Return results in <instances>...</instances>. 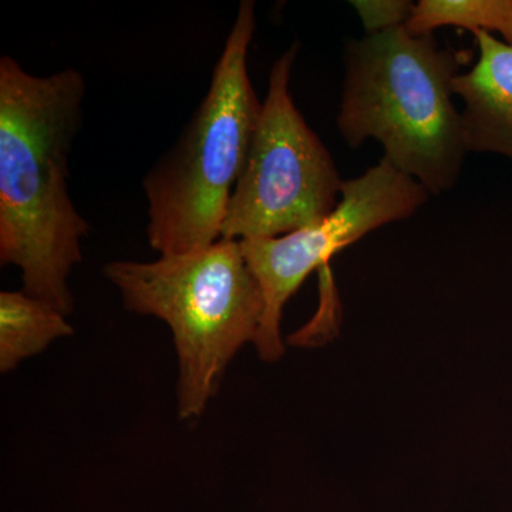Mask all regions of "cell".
I'll return each mask as SVG.
<instances>
[{
    "mask_svg": "<svg viewBox=\"0 0 512 512\" xmlns=\"http://www.w3.org/2000/svg\"><path fill=\"white\" fill-rule=\"evenodd\" d=\"M84 93L77 70L35 76L0 59V262L18 266L23 291L66 316L70 274L90 231L69 194Z\"/></svg>",
    "mask_w": 512,
    "mask_h": 512,
    "instance_id": "6da1fadb",
    "label": "cell"
},
{
    "mask_svg": "<svg viewBox=\"0 0 512 512\" xmlns=\"http://www.w3.org/2000/svg\"><path fill=\"white\" fill-rule=\"evenodd\" d=\"M460 55L433 35L397 28L350 39L338 128L349 147L382 144L384 158L431 195L456 187L467 148L453 101Z\"/></svg>",
    "mask_w": 512,
    "mask_h": 512,
    "instance_id": "7a4b0ae2",
    "label": "cell"
},
{
    "mask_svg": "<svg viewBox=\"0 0 512 512\" xmlns=\"http://www.w3.org/2000/svg\"><path fill=\"white\" fill-rule=\"evenodd\" d=\"M107 281L127 311L170 326L178 360L177 414L202 417L239 350L254 345L264 318L261 286L241 242L218 239L190 254L154 262L113 261Z\"/></svg>",
    "mask_w": 512,
    "mask_h": 512,
    "instance_id": "3957f363",
    "label": "cell"
},
{
    "mask_svg": "<svg viewBox=\"0 0 512 512\" xmlns=\"http://www.w3.org/2000/svg\"><path fill=\"white\" fill-rule=\"evenodd\" d=\"M255 28V3L245 0L204 100L144 178L148 242L160 256L190 254L221 239L262 110L248 73Z\"/></svg>",
    "mask_w": 512,
    "mask_h": 512,
    "instance_id": "277c9868",
    "label": "cell"
},
{
    "mask_svg": "<svg viewBox=\"0 0 512 512\" xmlns=\"http://www.w3.org/2000/svg\"><path fill=\"white\" fill-rule=\"evenodd\" d=\"M298 43L276 60L221 229L224 239L276 238L313 227L338 207V167L289 92Z\"/></svg>",
    "mask_w": 512,
    "mask_h": 512,
    "instance_id": "5b68a950",
    "label": "cell"
},
{
    "mask_svg": "<svg viewBox=\"0 0 512 512\" xmlns=\"http://www.w3.org/2000/svg\"><path fill=\"white\" fill-rule=\"evenodd\" d=\"M430 192L382 158L365 174L342 185L335 211L313 227L276 238L242 239L249 268L264 295L265 311L254 346L264 362L284 356L281 322L286 302L316 268L367 232L412 217Z\"/></svg>",
    "mask_w": 512,
    "mask_h": 512,
    "instance_id": "8992f818",
    "label": "cell"
},
{
    "mask_svg": "<svg viewBox=\"0 0 512 512\" xmlns=\"http://www.w3.org/2000/svg\"><path fill=\"white\" fill-rule=\"evenodd\" d=\"M478 60L454 77L467 153L501 154L512 160V46L493 33L476 32Z\"/></svg>",
    "mask_w": 512,
    "mask_h": 512,
    "instance_id": "52a82bcc",
    "label": "cell"
},
{
    "mask_svg": "<svg viewBox=\"0 0 512 512\" xmlns=\"http://www.w3.org/2000/svg\"><path fill=\"white\" fill-rule=\"evenodd\" d=\"M73 333L67 316L50 303L23 289L0 293V372L3 375Z\"/></svg>",
    "mask_w": 512,
    "mask_h": 512,
    "instance_id": "ba28073f",
    "label": "cell"
},
{
    "mask_svg": "<svg viewBox=\"0 0 512 512\" xmlns=\"http://www.w3.org/2000/svg\"><path fill=\"white\" fill-rule=\"evenodd\" d=\"M446 26L497 32L512 46V0H420L404 28L414 36H426Z\"/></svg>",
    "mask_w": 512,
    "mask_h": 512,
    "instance_id": "9c48e42d",
    "label": "cell"
},
{
    "mask_svg": "<svg viewBox=\"0 0 512 512\" xmlns=\"http://www.w3.org/2000/svg\"><path fill=\"white\" fill-rule=\"evenodd\" d=\"M350 5L362 20L366 36L404 28L416 8V3L410 0H355Z\"/></svg>",
    "mask_w": 512,
    "mask_h": 512,
    "instance_id": "30bf717a",
    "label": "cell"
}]
</instances>
